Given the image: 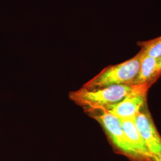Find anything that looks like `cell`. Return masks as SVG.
Instances as JSON below:
<instances>
[{
    "mask_svg": "<svg viewBox=\"0 0 161 161\" xmlns=\"http://www.w3.org/2000/svg\"><path fill=\"white\" fill-rule=\"evenodd\" d=\"M98 110H100L101 113L92 116V118L102 124L115 147L123 154L132 159L144 161L127 138L122 126L121 120L104 108H100Z\"/></svg>",
    "mask_w": 161,
    "mask_h": 161,
    "instance_id": "obj_3",
    "label": "cell"
},
{
    "mask_svg": "<svg viewBox=\"0 0 161 161\" xmlns=\"http://www.w3.org/2000/svg\"><path fill=\"white\" fill-rule=\"evenodd\" d=\"M123 130L132 144L134 149L144 161H151L153 159L147 146L137 128L134 119H120Z\"/></svg>",
    "mask_w": 161,
    "mask_h": 161,
    "instance_id": "obj_7",
    "label": "cell"
},
{
    "mask_svg": "<svg viewBox=\"0 0 161 161\" xmlns=\"http://www.w3.org/2000/svg\"><path fill=\"white\" fill-rule=\"evenodd\" d=\"M137 44L146 54L156 58H161V36L150 40L138 41Z\"/></svg>",
    "mask_w": 161,
    "mask_h": 161,
    "instance_id": "obj_8",
    "label": "cell"
},
{
    "mask_svg": "<svg viewBox=\"0 0 161 161\" xmlns=\"http://www.w3.org/2000/svg\"><path fill=\"white\" fill-rule=\"evenodd\" d=\"M159 66L161 68V58L159 59Z\"/></svg>",
    "mask_w": 161,
    "mask_h": 161,
    "instance_id": "obj_9",
    "label": "cell"
},
{
    "mask_svg": "<svg viewBox=\"0 0 161 161\" xmlns=\"http://www.w3.org/2000/svg\"><path fill=\"white\" fill-rule=\"evenodd\" d=\"M155 161H158V160H155Z\"/></svg>",
    "mask_w": 161,
    "mask_h": 161,
    "instance_id": "obj_10",
    "label": "cell"
},
{
    "mask_svg": "<svg viewBox=\"0 0 161 161\" xmlns=\"http://www.w3.org/2000/svg\"><path fill=\"white\" fill-rule=\"evenodd\" d=\"M143 51V50H142ZM143 52L138 74L132 86H152L161 76L159 59L150 56Z\"/></svg>",
    "mask_w": 161,
    "mask_h": 161,
    "instance_id": "obj_6",
    "label": "cell"
},
{
    "mask_svg": "<svg viewBox=\"0 0 161 161\" xmlns=\"http://www.w3.org/2000/svg\"><path fill=\"white\" fill-rule=\"evenodd\" d=\"M135 124L153 161H161V137L146 105L136 117Z\"/></svg>",
    "mask_w": 161,
    "mask_h": 161,
    "instance_id": "obj_5",
    "label": "cell"
},
{
    "mask_svg": "<svg viewBox=\"0 0 161 161\" xmlns=\"http://www.w3.org/2000/svg\"><path fill=\"white\" fill-rule=\"evenodd\" d=\"M133 86L115 85L94 90H80L70 92L69 98L80 106L97 110L117 103L131 92Z\"/></svg>",
    "mask_w": 161,
    "mask_h": 161,
    "instance_id": "obj_2",
    "label": "cell"
},
{
    "mask_svg": "<svg viewBox=\"0 0 161 161\" xmlns=\"http://www.w3.org/2000/svg\"><path fill=\"white\" fill-rule=\"evenodd\" d=\"M150 87L146 85L133 86L131 92L125 97L104 109L119 119H135L146 105L147 94Z\"/></svg>",
    "mask_w": 161,
    "mask_h": 161,
    "instance_id": "obj_4",
    "label": "cell"
},
{
    "mask_svg": "<svg viewBox=\"0 0 161 161\" xmlns=\"http://www.w3.org/2000/svg\"><path fill=\"white\" fill-rule=\"evenodd\" d=\"M143 56V52L140 50L130 59L105 68L82 88L90 90L115 85L132 86L138 74Z\"/></svg>",
    "mask_w": 161,
    "mask_h": 161,
    "instance_id": "obj_1",
    "label": "cell"
}]
</instances>
